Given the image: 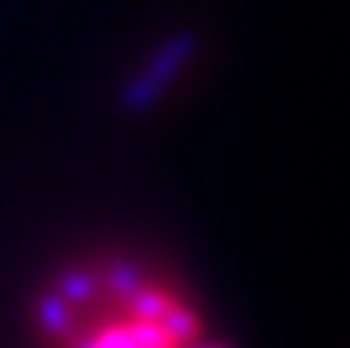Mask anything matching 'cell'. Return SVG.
<instances>
[{
  "label": "cell",
  "mask_w": 350,
  "mask_h": 348,
  "mask_svg": "<svg viewBox=\"0 0 350 348\" xmlns=\"http://www.w3.org/2000/svg\"><path fill=\"white\" fill-rule=\"evenodd\" d=\"M197 53V37L193 34H178L148 62V68L139 74L135 80H129L126 90H123V108L142 114V111L154 108V105L163 99V92L175 84L185 65L193 59Z\"/></svg>",
  "instance_id": "obj_1"
},
{
  "label": "cell",
  "mask_w": 350,
  "mask_h": 348,
  "mask_svg": "<svg viewBox=\"0 0 350 348\" xmlns=\"http://www.w3.org/2000/svg\"><path fill=\"white\" fill-rule=\"evenodd\" d=\"M157 324L163 327V333L172 339L175 348L193 343V339L200 336V330H203V327H200V318L191 312V308H185V306H172L170 312L157 321Z\"/></svg>",
  "instance_id": "obj_2"
},
{
  "label": "cell",
  "mask_w": 350,
  "mask_h": 348,
  "mask_svg": "<svg viewBox=\"0 0 350 348\" xmlns=\"http://www.w3.org/2000/svg\"><path fill=\"white\" fill-rule=\"evenodd\" d=\"M37 321L49 336H65L71 330V308L59 293H49L37 302Z\"/></svg>",
  "instance_id": "obj_3"
},
{
  "label": "cell",
  "mask_w": 350,
  "mask_h": 348,
  "mask_svg": "<svg viewBox=\"0 0 350 348\" xmlns=\"http://www.w3.org/2000/svg\"><path fill=\"white\" fill-rule=\"evenodd\" d=\"M126 302H129V308H133L135 321H160L175 306L163 290H151V287H139Z\"/></svg>",
  "instance_id": "obj_4"
},
{
  "label": "cell",
  "mask_w": 350,
  "mask_h": 348,
  "mask_svg": "<svg viewBox=\"0 0 350 348\" xmlns=\"http://www.w3.org/2000/svg\"><path fill=\"white\" fill-rule=\"evenodd\" d=\"M55 287H59L55 293H59L65 302H90L98 290V281L90 275V271H65Z\"/></svg>",
  "instance_id": "obj_5"
},
{
  "label": "cell",
  "mask_w": 350,
  "mask_h": 348,
  "mask_svg": "<svg viewBox=\"0 0 350 348\" xmlns=\"http://www.w3.org/2000/svg\"><path fill=\"white\" fill-rule=\"evenodd\" d=\"M105 287L114 296H120V299H129V296L142 287V275H139V269H133L129 262H117V265H111L108 275H105Z\"/></svg>",
  "instance_id": "obj_6"
},
{
  "label": "cell",
  "mask_w": 350,
  "mask_h": 348,
  "mask_svg": "<svg viewBox=\"0 0 350 348\" xmlns=\"http://www.w3.org/2000/svg\"><path fill=\"white\" fill-rule=\"evenodd\" d=\"M126 330H129V339L139 348H175L157 321H133V324H126Z\"/></svg>",
  "instance_id": "obj_7"
},
{
  "label": "cell",
  "mask_w": 350,
  "mask_h": 348,
  "mask_svg": "<svg viewBox=\"0 0 350 348\" xmlns=\"http://www.w3.org/2000/svg\"><path fill=\"white\" fill-rule=\"evenodd\" d=\"M83 348H133V339H129L126 327H111V330L98 333L96 339H90Z\"/></svg>",
  "instance_id": "obj_8"
},
{
  "label": "cell",
  "mask_w": 350,
  "mask_h": 348,
  "mask_svg": "<svg viewBox=\"0 0 350 348\" xmlns=\"http://www.w3.org/2000/svg\"><path fill=\"white\" fill-rule=\"evenodd\" d=\"M133 348H139V345H135V343H133Z\"/></svg>",
  "instance_id": "obj_9"
}]
</instances>
